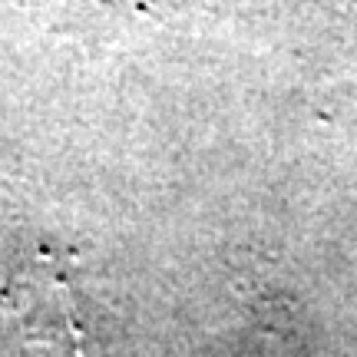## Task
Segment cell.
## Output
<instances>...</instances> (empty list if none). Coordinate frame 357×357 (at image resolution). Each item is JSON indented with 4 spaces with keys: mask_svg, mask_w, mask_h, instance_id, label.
Instances as JSON below:
<instances>
[{
    "mask_svg": "<svg viewBox=\"0 0 357 357\" xmlns=\"http://www.w3.org/2000/svg\"><path fill=\"white\" fill-rule=\"evenodd\" d=\"M50 255L33 258L0 291V321L13 357H86L77 288Z\"/></svg>",
    "mask_w": 357,
    "mask_h": 357,
    "instance_id": "cell-1",
    "label": "cell"
},
{
    "mask_svg": "<svg viewBox=\"0 0 357 357\" xmlns=\"http://www.w3.org/2000/svg\"><path fill=\"white\" fill-rule=\"evenodd\" d=\"M242 357H291V347L284 344V341H278L271 331H258L248 341Z\"/></svg>",
    "mask_w": 357,
    "mask_h": 357,
    "instance_id": "cell-2",
    "label": "cell"
}]
</instances>
